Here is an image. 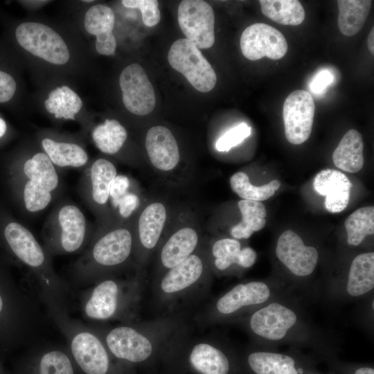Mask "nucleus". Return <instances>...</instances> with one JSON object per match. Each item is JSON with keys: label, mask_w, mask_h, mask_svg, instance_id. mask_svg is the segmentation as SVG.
Instances as JSON below:
<instances>
[{"label": "nucleus", "mask_w": 374, "mask_h": 374, "mask_svg": "<svg viewBox=\"0 0 374 374\" xmlns=\"http://www.w3.org/2000/svg\"><path fill=\"white\" fill-rule=\"evenodd\" d=\"M303 298L294 292L274 298L246 315L247 330L258 346L307 350L319 362L337 357L338 337L311 319Z\"/></svg>", "instance_id": "f257e3e1"}, {"label": "nucleus", "mask_w": 374, "mask_h": 374, "mask_svg": "<svg viewBox=\"0 0 374 374\" xmlns=\"http://www.w3.org/2000/svg\"><path fill=\"white\" fill-rule=\"evenodd\" d=\"M1 239L7 252L25 271L47 311L68 310L69 287L55 272L52 256L33 232L22 224L10 220L1 229Z\"/></svg>", "instance_id": "f03ea898"}, {"label": "nucleus", "mask_w": 374, "mask_h": 374, "mask_svg": "<svg viewBox=\"0 0 374 374\" xmlns=\"http://www.w3.org/2000/svg\"><path fill=\"white\" fill-rule=\"evenodd\" d=\"M132 247L133 235L128 227L115 224L100 226L72 265L73 278L80 285L93 284L109 270L124 264Z\"/></svg>", "instance_id": "7ed1b4c3"}, {"label": "nucleus", "mask_w": 374, "mask_h": 374, "mask_svg": "<svg viewBox=\"0 0 374 374\" xmlns=\"http://www.w3.org/2000/svg\"><path fill=\"white\" fill-rule=\"evenodd\" d=\"M12 179L19 204L30 216L43 212L62 189L58 170L43 151L18 161L12 169Z\"/></svg>", "instance_id": "20e7f679"}, {"label": "nucleus", "mask_w": 374, "mask_h": 374, "mask_svg": "<svg viewBox=\"0 0 374 374\" xmlns=\"http://www.w3.org/2000/svg\"><path fill=\"white\" fill-rule=\"evenodd\" d=\"M35 324L30 296L0 261V348L8 350L28 343Z\"/></svg>", "instance_id": "39448f33"}, {"label": "nucleus", "mask_w": 374, "mask_h": 374, "mask_svg": "<svg viewBox=\"0 0 374 374\" xmlns=\"http://www.w3.org/2000/svg\"><path fill=\"white\" fill-rule=\"evenodd\" d=\"M94 231L76 204L62 201L56 204L44 223L43 246L51 256L82 252Z\"/></svg>", "instance_id": "423d86ee"}, {"label": "nucleus", "mask_w": 374, "mask_h": 374, "mask_svg": "<svg viewBox=\"0 0 374 374\" xmlns=\"http://www.w3.org/2000/svg\"><path fill=\"white\" fill-rule=\"evenodd\" d=\"M48 312L64 335L71 355L82 371L85 374H108L109 351L97 332L70 317L68 310L55 309Z\"/></svg>", "instance_id": "0eeeda50"}, {"label": "nucleus", "mask_w": 374, "mask_h": 374, "mask_svg": "<svg viewBox=\"0 0 374 374\" xmlns=\"http://www.w3.org/2000/svg\"><path fill=\"white\" fill-rule=\"evenodd\" d=\"M374 293V253L361 252L348 267L320 287L318 294L335 303L359 302Z\"/></svg>", "instance_id": "6e6552de"}, {"label": "nucleus", "mask_w": 374, "mask_h": 374, "mask_svg": "<svg viewBox=\"0 0 374 374\" xmlns=\"http://www.w3.org/2000/svg\"><path fill=\"white\" fill-rule=\"evenodd\" d=\"M287 292L293 291L278 278L241 283L217 300L215 311L218 318L224 319L248 314Z\"/></svg>", "instance_id": "1a4fd4ad"}, {"label": "nucleus", "mask_w": 374, "mask_h": 374, "mask_svg": "<svg viewBox=\"0 0 374 374\" xmlns=\"http://www.w3.org/2000/svg\"><path fill=\"white\" fill-rule=\"evenodd\" d=\"M319 362L310 354L290 347L285 351L255 345L244 354L241 364L247 374H305Z\"/></svg>", "instance_id": "9d476101"}, {"label": "nucleus", "mask_w": 374, "mask_h": 374, "mask_svg": "<svg viewBox=\"0 0 374 374\" xmlns=\"http://www.w3.org/2000/svg\"><path fill=\"white\" fill-rule=\"evenodd\" d=\"M127 283L103 277L87 290L80 299L84 317L91 321H107L123 316L131 299Z\"/></svg>", "instance_id": "9b49d317"}, {"label": "nucleus", "mask_w": 374, "mask_h": 374, "mask_svg": "<svg viewBox=\"0 0 374 374\" xmlns=\"http://www.w3.org/2000/svg\"><path fill=\"white\" fill-rule=\"evenodd\" d=\"M116 175L113 163L99 158L83 169L78 185L82 199L97 216L100 226L112 224L107 205L110 186Z\"/></svg>", "instance_id": "f8f14e48"}, {"label": "nucleus", "mask_w": 374, "mask_h": 374, "mask_svg": "<svg viewBox=\"0 0 374 374\" xmlns=\"http://www.w3.org/2000/svg\"><path fill=\"white\" fill-rule=\"evenodd\" d=\"M170 65L183 74L197 91L208 92L217 82L216 73L199 49L186 38L176 40L170 46Z\"/></svg>", "instance_id": "ddd939ff"}, {"label": "nucleus", "mask_w": 374, "mask_h": 374, "mask_svg": "<svg viewBox=\"0 0 374 374\" xmlns=\"http://www.w3.org/2000/svg\"><path fill=\"white\" fill-rule=\"evenodd\" d=\"M19 44L31 54L54 64H64L69 52L62 37L49 26L36 22H24L15 30Z\"/></svg>", "instance_id": "4468645a"}, {"label": "nucleus", "mask_w": 374, "mask_h": 374, "mask_svg": "<svg viewBox=\"0 0 374 374\" xmlns=\"http://www.w3.org/2000/svg\"><path fill=\"white\" fill-rule=\"evenodd\" d=\"M177 18L179 26L198 48H208L215 42V15L212 7L202 0L180 2Z\"/></svg>", "instance_id": "2eb2a0df"}, {"label": "nucleus", "mask_w": 374, "mask_h": 374, "mask_svg": "<svg viewBox=\"0 0 374 374\" xmlns=\"http://www.w3.org/2000/svg\"><path fill=\"white\" fill-rule=\"evenodd\" d=\"M315 104L311 94L297 89L290 93L283 107L285 135L287 140L299 145L306 141L311 134Z\"/></svg>", "instance_id": "dca6fc26"}, {"label": "nucleus", "mask_w": 374, "mask_h": 374, "mask_svg": "<svg viewBox=\"0 0 374 374\" xmlns=\"http://www.w3.org/2000/svg\"><path fill=\"white\" fill-rule=\"evenodd\" d=\"M240 48L243 55L249 60H258L265 56L279 60L286 54L288 46L279 30L270 25L256 23L242 32Z\"/></svg>", "instance_id": "f3484780"}, {"label": "nucleus", "mask_w": 374, "mask_h": 374, "mask_svg": "<svg viewBox=\"0 0 374 374\" xmlns=\"http://www.w3.org/2000/svg\"><path fill=\"white\" fill-rule=\"evenodd\" d=\"M119 84L123 104L129 112L145 116L153 111L156 104L154 88L140 64L126 66L121 73Z\"/></svg>", "instance_id": "a211bd4d"}, {"label": "nucleus", "mask_w": 374, "mask_h": 374, "mask_svg": "<svg viewBox=\"0 0 374 374\" xmlns=\"http://www.w3.org/2000/svg\"><path fill=\"white\" fill-rule=\"evenodd\" d=\"M103 341L114 357L131 363L143 362L152 353L150 341L129 326H120L109 330Z\"/></svg>", "instance_id": "6ab92c4d"}, {"label": "nucleus", "mask_w": 374, "mask_h": 374, "mask_svg": "<svg viewBox=\"0 0 374 374\" xmlns=\"http://www.w3.org/2000/svg\"><path fill=\"white\" fill-rule=\"evenodd\" d=\"M196 374H241L242 364L226 349L210 344H196L188 356Z\"/></svg>", "instance_id": "aec40b11"}, {"label": "nucleus", "mask_w": 374, "mask_h": 374, "mask_svg": "<svg viewBox=\"0 0 374 374\" xmlns=\"http://www.w3.org/2000/svg\"><path fill=\"white\" fill-rule=\"evenodd\" d=\"M145 148L152 166L161 171L173 170L180 159L177 141L169 129L153 126L148 131Z\"/></svg>", "instance_id": "412c9836"}, {"label": "nucleus", "mask_w": 374, "mask_h": 374, "mask_svg": "<svg viewBox=\"0 0 374 374\" xmlns=\"http://www.w3.org/2000/svg\"><path fill=\"white\" fill-rule=\"evenodd\" d=\"M313 185L318 193L326 196L325 207L329 212L339 213L347 207L352 184L343 172L323 170L315 176Z\"/></svg>", "instance_id": "4be33fe9"}, {"label": "nucleus", "mask_w": 374, "mask_h": 374, "mask_svg": "<svg viewBox=\"0 0 374 374\" xmlns=\"http://www.w3.org/2000/svg\"><path fill=\"white\" fill-rule=\"evenodd\" d=\"M115 16L111 8L103 4L91 6L84 17L85 30L96 37V48L103 55H113L116 48V40L112 33Z\"/></svg>", "instance_id": "5701e85b"}, {"label": "nucleus", "mask_w": 374, "mask_h": 374, "mask_svg": "<svg viewBox=\"0 0 374 374\" xmlns=\"http://www.w3.org/2000/svg\"><path fill=\"white\" fill-rule=\"evenodd\" d=\"M41 145L43 152L57 170L67 168L84 169L89 164L86 150L75 142L45 137L42 139Z\"/></svg>", "instance_id": "b1692460"}, {"label": "nucleus", "mask_w": 374, "mask_h": 374, "mask_svg": "<svg viewBox=\"0 0 374 374\" xmlns=\"http://www.w3.org/2000/svg\"><path fill=\"white\" fill-rule=\"evenodd\" d=\"M212 254L214 264L220 271H225L233 265L244 269L252 267L257 258L256 252L251 247L241 248L240 242L233 238H222L214 242Z\"/></svg>", "instance_id": "393cba45"}, {"label": "nucleus", "mask_w": 374, "mask_h": 374, "mask_svg": "<svg viewBox=\"0 0 374 374\" xmlns=\"http://www.w3.org/2000/svg\"><path fill=\"white\" fill-rule=\"evenodd\" d=\"M364 142L362 134L356 130H348L342 137L332 154L336 167L344 171L355 173L364 163Z\"/></svg>", "instance_id": "a878e982"}, {"label": "nucleus", "mask_w": 374, "mask_h": 374, "mask_svg": "<svg viewBox=\"0 0 374 374\" xmlns=\"http://www.w3.org/2000/svg\"><path fill=\"white\" fill-rule=\"evenodd\" d=\"M202 272L201 258L192 254L170 269L161 282V288L168 294L180 292L194 284Z\"/></svg>", "instance_id": "bb28decb"}, {"label": "nucleus", "mask_w": 374, "mask_h": 374, "mask_svg": "<svg viewBox=\"0 0 374 374\" xmlns=\"http://www.w3.org/2000/svg\"><path fill=\"white\" fill-rule=\"evenodd\" d=\"M198 243V235L191 227H184L172 234L161 252L163 265L171 269L192 255Z\"/></svg>", "instance_id": "cd10ccee"}, {"label": "nucleus", "mask_w": 374, "mask_h": 374, "mask_svg": "<svg viewBox=\"0 0 374 374\" xmlns=\"http://www.w3.org/2000/svg\"><path fill=\"white\" fill-rule=\"evenodd\" d=\"M166 220V210L161 202H154L142 211L138 221V235L141 245L153 249L157 244Z\"/></svg>", "instance_id": "c85d7f7f"}, {"label": "nucleus", "mask_w": 374, "mask_h": 374, "mask_svg": "<svg viewBox=\"0 0 374 374\" xmlns=\"http://www.w3.org/2000/svg\"><path fill=\"white\" fill-rule=\"evenodd\" d=\"M371 0H339L338 27L346 36L357 34L364 25L371 10Z\"/></svg>", "instance_id": "c756f323"}, {"label": "nucleus", "mask_w": 374, "mask_h": 374, "mask_svg": "<svg viewBox=\"0 0 374 374\" xmlns=\"http://www.w3.org/2000/svg\"><path fill=\"white\" fill-rule=\"evenodd\" d=\"M238 205L242 218L231 228V235L235 239H247L265 226L266 208L261 202L248 199L240 200Z\"/></svg>", "instance_id": "7c9ffc66"}, {"label": "nucleus", "mask_w": 374, "mask_h": 374, "mask_svg": "<svg viewBox=\"0 0 374 374\" xmlns=\"http://www.w3.org/2000/svg\"><path fill=\"white\" fill-rule=\"evenodd\" d=\"M95 145L102 152L115 154L123 148L127 138L126 129L115 119H106L91 132Z\"/></svg>", "instance_id": "2f4dec72"}, {"label": "nucleus", "mask_w": 374, "mask_h": 374, "mask_svg": "<svg viewBox=\"0 0 374 374\" xmlns=\"http://www.w3.org/2000/svg\"><path fill=\"white\" fill-rule=\"evenodd\" d=\"M262 14L283 25L297 26L305 19V10L297 0H260Z\"/></svg>", "instance_id": "473e14b6"}, {"label": "nucleus", "mask_w": 374, "mask_h": 374, "mask_svg": "<svg viewBox=\"0 0 374 374\" xmlns=\"http://www.w3.org/2000/svg\"><path fill=\"white\" fill-rule=\"evenodd\" d=\"M44 105L47 112L56 118L75 120L82 102L75 91L67 86H62L50 92Z\"/></svg>", "instance_id": "72a5a7b5"}, {"label": "nucleus", "mask_w": 374, "mask_h": 374, "mask_svg": "<svg viewBox=\"0 0 374 374\" xmlns=\"http://www.w3.org/2000/svg\"><path fill=\"white\" fill-rule=\"evenodd\" d=\"M346 231V243L358 247L368 235L374 233L373 206L358 208L350 214L344 222Z\"/></svg>", "instance_id": "f704fd0d"}, {"label": "nucleus", "mask_w": 374, "mask_h": 374, "mask_svg": "<svg viewBox=\"0 0 374 374\" xmlns=\"http://www.w3.org/2000/svg\"><path fill=\"white\" fill-rule=\"evenodd\" d=\"M230 186L233 191L242 199L262 202L274 195L280 188V182L275 179L267 184L256 186L250 183L246 173L238 172L231 177Z\"/></svg>", "instance_id": "c9c22d12"}, {"label": "nucleus", "mask_w": 374, "mask_h": 374, "mask_svg": "<svg viewBox=\"0 0 374 374\" xmlns=\"http://www.w3.org/2000/svg\"><path fill=\"white\" fill-rule=\"evenodd\" d=\"M34 374H75L69 355L59 348H46L36 359Z\"/></svg>", "instance_id": "e433bc0d"}, {"label": "nucleus", "mask_w": 374, "mask_h": 374, "mask_svg": "<svg viewBox=\"0 0 374 374\" xmlns=\"http://www.w3.org/2000/svg\"><path fill=\"white\" fill-rule=\"evenodd\" d=\"M123 5L129 8H139L141 11L143 24L148 27L157 25L161 18L159 3L156 0H123Z\"/></svg>", "instance_id": "4c0bfd02"}, {"label": "nucleus", "mask_w": 374, "mask_h": 374, "mask_svg": "<svg viewBox=\"0 0 374 374\" xmlns=\"http://www.w3.org/2000/svg\"><path fill=\"white\" fill-rule=\"evenodd\" d=\"M328 374H374L373 364L346 362L337 357L326 362Z\"/></svg>", "instance_id": "58836bf2"}, {"label": "nucleus", "mask_w": 374, "mask_h": 374, "mask_svg": "<svg viewBox=\"0 0 374 374\" xmlns=\"http://www.w3.org/2000/svg\"><path fill=\"white\" fill-rule=\"evenodd\" d=\"M250 134L251 127L242 123L220 136L215 143V148L220 152H227L242 142Z\"/></svg>", "instance_id": "ea45409f"}, {"label": "nucleus", "mask_w": 374, "mask_h": 374, "mask_svg": "<svg viewBox=\"0 0 374 374\" xmlns=\"http://www.w3.org/2000/svg\"><path fill=\"white\" fill-rule=\"evenodd\" d=\"M358 303L357 321L364 330L371 334L374 323V293Z\"/></svg>", "instance_id": "a19ab883"}, {"label": "nucleus", "mask_w": 374, "mask_h": 374, "mask_svg": "<svg viewBox=\"0 0 374 374\" xmlns=\"http://www.w3.org/2000/svg\"><path fill=\"white\" fill-rule=\"evenodd\" d=\"M131 181L127 176L117 175L115 177L112 182L109 195L113 211H115L120 199L131 190Z\"/></svg>", "instance_id": "79ce46f5"}, {"label": "nucleus", "mask_w": 374, "mask_h": 374, "mask_svg": "<svg viewBox=\"0 0 374 374\" xmlns=\"http://www.w3.org/2000/svg\"><path fill=\"white\" fill-rule=\"evenodd\" d=\"M139 205V198L138 195L130 190L120 199L114 212H116L118 217L127 220L132 216Z\"/></svg>", "instance_id": "37998d69"}, {"label": "nucleus", "mask_w": 374, "mask_h": 374, "mask_svg": "<svg viewBox=\"0 0 374 374\" xmlns=\"http://www.w3.org/2000/svg\"><path fill=\"white\" fill-rule=\"evenodd\" d=\"M333 80L334 76L330 71L321 70L312 78L310 84V89L315 95H321L332 83Z\"/></svg>", "instance_id": "c03bdc74"}, {"label": "nucleus", "mask_w": 374, "mask_h": 374, "mask_svg": "<svg viewBox=\"0 0 374 374\" xmlns=\"http://www.w3.org/2000/svg\"><path fill=\"white\" fill-rule=\"evenodd\" d=\"M17 88L16 82L8 73L0 71V103L10 100Z\"/></svg>", "instance_id": "a18cd8bd"}, {"label": "nucleus", "mask_w": 374, "mask_h": 374, "mask_svg": "<svg viewBox=\"0 0 374 374\" xmlns=\"http://www.w3.org/2000/svg\"><path fill=\"white\" fill-rule=\"evenodd\" d=\"M367 44L369 49V51L374 54V28H373L370 31V33L367 39Z\"/></svg>", "instance_id": "49530a36"}, {"label": "nucleus", "mask_w": 374, "mask_h": 374, "mask_svg": "<svg viewBox=\"0 0 374 374\" xmlns=\"http://www.w3.org/2000/svg\"><path fill=\"white\" fill-rule=\"evenodd\" d=\"M7 130V125L3 119L0 117V138L3 137Z\"/></svg>", "instance_id": "de8ad7c7"}, {"label": "nucleus", "mask_w": 374, "mask_h": 374, "mask_svg": "<svg viewBox=\"0 0 374 374\" xmlns=\"http://www.w3.org/2000/svg\"><path fill=\"white\" fill-rule=\"evenodd\" d=\"M305 374H323L322 373H321L320 371H319L317 368L316 369H314V370H312L310 371H308V373H305Z\"/></svg>", "instance_id": "09e8293b"}, {"label": "nucleus", "mask_w": 374, "mask_h": 374, "mask_svg": "<svg viewBox=\"0 0 374 374\" xmlns=\"http://www.w3.org/2000/svg\"><path fill=\"white\" fill-rule=\"evenodd\" d=\"M84 2H92L93 1L92 0H85L84 1Z\"/></svg>", "instance_id": "8fccbe9b"}]
</instances>
